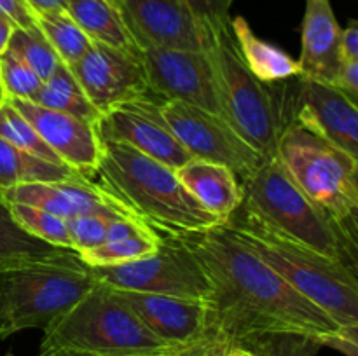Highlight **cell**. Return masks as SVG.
Here are the masks:
<instances>
[{"instance_id":"6da1fadb","label":"cell","mask_w":358,"mask_h":356,"mask_svg":"<svg viewBox=\"0 0 358 356\" xmlns=\"http://www.w3.org/2000/svg\"><path fill=\"white\" fill-rule=\"evenodd\" d=\"M212 285V328L231 346L259 339L299 337L357 356L358 334L345 330L301 295L226 225L184 237Z\"/></svg>"},{"instance_id":"7a4b0ae2","label":"cell","mask_w":358,"mask_h":356,"mask_svg":"<svg viewBox=\"0 0 358 356\" xmlns=\"http://www.w3.org/2000/svg\"><path fill=\"white\" fill-rule=\"evenodd\" d=\"M94 184L136 220L164 237H185L224 225L178 180L173 168L115 142H101Z\"/></svg>"},{"instance_id":"3957f363","label":"cell","mask_w":358,"mask_h":356,"mask_svg":"<svg viewBox=\"0 0 358 356\" xmlns=\"http://www.w3.org/2000/svg\"><path fill=\"white\" fill-rule=\"evenodd\" d=\"M224 225L301 295L358 334L357 269L278 236L240 206Z\"/></svg>"},{"instance_id":"277c9868","label":"cell","mask_w":358,"mask_h":356,"mask_svg":"<svg viewBox=\"0 0 358 356\" xmlns=\"http://www.w3.org/2000/svg\"><path fill=\"white\" fill-rule=\"evenodd\" d=\"M240 185L243 212L278 236L357 269V236L313 205L275 157Z\"/></svg>"},{"instance_id":"5b68a950","label":"cell","mask_w":358,"mask_h":356,"mask_svg":"<svg viewBox=\"0 0 358 356\" xmlns=\"http://www.w3.org/2000/svg\"><path fill=\"white\" fill-rule=\"evenodd\" d=\"M171 348L177 346H168L157 339L122 300L117 290L94 283L79 302L44 328L38 353L133 356Z\"/></svg>"},{"instance_id":"8992f818","label":"cell","mask_w":358,"mask_h":356,"mask_svg":"<svg viewBox=\"0 0 358 356\" xmlns=\"http://www.w3.org/2000/svg\"><path fill=\"white\" fill-rule=\"evenodd\" d=\"M73 250L0 272V339L41 328L65 314L94 286Z\"/></svg>"},{"instance_id":"52a82bcc","label":"cell","mask_w":358,"mask_h":356,"mask_svg":"<svg viewBox=\"0 0 358 356\" xmlns=\"http://www.w3.org/2000/svg\"><path fill=\"white\" fill-rule=\"evenodd\" d=\"M275 159L313 205L357 236L358 159L296 121L283 126Z\"/></svg>"},{"instance_id":"ba28073f","label":"cell","mask_w":358,"mask_h":356,"mask_svg":"<svg viewBox=\"0 0 358 356\" xmlns=\"http://www.w3.org/2000/svg\"><path fill=\"white\" fill-rule=\"evenodd\" d=\"M208 54L220 117L248 145L269 159L275 157L276 143L285 126L278 82L264 84L252 75L238 51L231 24L215 31Z\"/></svg>"},{"instance_id":"9c48e42d","label":"cell","mask_w":358,"mask_h":356,"mask_svg":"<svg viewBox=\"0 0 358 356\" xmlns=\"http://www.w3.org/2000/svg\"><path fill=\"white\" fill-rule=\"evenodd\" d=\"M90 271L94 281L115 290L206 302L212 297L208 276L184 237L161 236L159 248L147 257L126 264L96 265L90 267Z\"/></svg>"},{"instance_id":"30bf717a","label":"cell","mask_w":358,"mask_h":356,"mask_svg":"<svg viewBox=\"0 0 358 356\" xmlns=\"http://www.w3.org/2000/svg\"><path fill=\"white\" fill-rule=\"evenodd\" d=\"M161 112L175 138L192 159L227 166L238 180L252 177L269 161L248 145L220 115L177 100L164 101Z\"/></svg>"},{"instance_id":"8fae6325","label":"cell","mask_w":358,"mask_h":356,"mask_svg":"<svg viewBox=\"0 0 358 356\" xmlns=\"http://www.w3.org/2000/svg\"><path fill=\"white\" fill-rule=\"evenodd\" d=\"M161 105L149 96L114 105L96 121L98 136L101 142L124 143L143 156L177 170L192 157L171 133Z\"/></svg>"},{"instance_id":"7c38bea8","label":"cell","mask_w":358,"mask_h":356,"mask_svg":"<svg viewBox=\"0 0 358 356\" xmlns=\"http://www.w3.org/2000/svg\"><path fill=\"white\" fill-rule=\"evenodd\" d=\"M147 86L159 103L177 100L220 115L208 51L140 49Z\"/></svg>"},{"instance_id":"4fadbf2b","label":"cell","mask_w":358,"mask_h":356,"mask_svg":"<svg viewBox=\"0 0 358 356\" xmlns=\"http://www.w3.org/2000/svg\"><path fill=\"white\" fill-rule=\"evenodd\" d=\"M285 124L301 122L358 159V107L336 86L315 80L297 79L296 87L289 86V94H282Z\"/></svg>"},{"instance_id":"5bb4252c","label":"cell","mask_w":358,"mask_h":356,"mask_svg":"<svg viewBox=\"0 0 358 356\" xmlns=\"http://www.w3.org/2000/svg\"><path fill=\"white\" fill-rule=\"evenodd\" d=\"M122 16L138 49L210 51L215 31L203 23L185 0H126Z\"/></svg>"},{"instance_id":"9a60e30c","label":"cell","mask_w":358,"mask_h":356,"mask_svg":"<svg viewBox=\"0 0 358 356\" xmlns=\"http://www.w3.org/2000/svg\"><path fill=\"white\" fill-rule=\"evenodd\" d=\"M69 68L100 114L122 101L154 98L147 86L140 51H124L93 42L86 54Z\"/></svg>"},{"instance_id":"2e32d148","label":"cell","mask_w":358,"mask_h":356,"mask_svg":"<svg viewBox=\"0 0 358 356\" xmlns=\"http://www.w3.org/2000/svg\"><path fill=\"white\" fill-rule=\"evenodd\" d=\"M9 101L34 126L42 142L59 157L65 166L93 180L101 159V140L94 122L41 107L28 100Z\"/></svg>"},{"instance_id":"e0dca14e","label":"cell","mask_w":358,"mask_h":356,"mask_svg":"<svg viewBox=\"0 0 358 356\" xmlns=\"http://www.w3.org/2000/svg\"><path fill=\"white\" fill-rule=\"evenodd\" d=\"M117 293L131 307L138 320L168 346L198 344L206 339L219 337L212 328L210 306L206 300L131 290H117Z\"/></svg>"},{"instance_id":"ac0fdd59","label":"cell","mask_w":358,"mask_h":356,"mask_svg":"<svg viewBox=\"0 0 358 356\" xmlns=\"http://www.w3.org/2000/svg\"><path fill=\"white\" fill-rule=\"evenodd\" d=\"M6 205H27L41 208L63 220L79 215L135 216L90 178L63 181H31L0 192Z\"/></svg>"},{"instance_id":"d6986e66","label":"cell","mask_w":358,"mask_h":356,"mask_svg":"<svg viewBox=\"0 0 358 356\" xmlns=\"http://www.w3.org/2000/svg\"><path fill=\"white\" fill-rule=\"evenodd\" d=\"M339 37L341 27L336 20L331 0H306L297 77L334 86L339 68L345 61Z\"/></svg>"},{"instance_id":"ffe728a7","label":"cell","mask_w":358,"mask_h":356,"mask_svg":"<svg viewBox=\"0 0 358 356\" xmlns=\"http://www.w3.org/2000/svg\"><path fill=\"white\" fill-rule=\"evenodd\" d=\"M185 191L208 213L224 223L241 205V185L236 175L222 164L189 159L175 170Z\"/></svg>"},{"instance_id":"44dd1931","label":"cell","mask_w":358,"mask_h":356,"mask_svg":"<svg viewBox=\"0 0 358 356\" xmlns=\"http://www.w3.org/2000/svg\"><path fill=\"white\" fill-rule=\"evenodd\" d=\"M231 30L245 65L257 80L264 84H276L299 75L296 59L275 44L259 38L243 16L231 20Z\"/></svg>"},{"instance_id":"7402d4cb","label":"cell","mask_w":358,"mask_h":356,"mask_svg":"<svg viewBox=\"0 0 358 356\" xmlns=\"http://www.w3.org/2000/svg\"><path fill=\"white\" fill-rule=\"evenodd\" d=\"M65 10L93 42L124 51H140L121 7L112 0H69Z\"/></svg>"},{"instance_id":"603a6c76","label":"cell","mask_w":358,"mask_h":356,"mask_svg":"<svg viewBox=\"0 0 358 356\" xmlns=\"http://www.w3.org/2000/svg\"><path fill=\"white\" fill-rule=\"evenodd\" d=\"M79 177L83 175L72 168L45 163L0 138V192L31 181H63Z\"/></svg>"},{"instance_id":"cb8c5ba5","label":"cell","mask_w":358,"mask_h":356,"mask_svg":"<svg viewBox=\"0 0 358 356\" xmlns=\"http://www.w3.org/2000/svg\"><path fill=\"white\" fill-rule=\"evenodd\" d=\"M31 101L41 105V107L70 114L73 117L94 122V124H96L101 115L93 107V103L87 100L83 87L77 82L76 75L65 63H59V66L52 72V75L42 80L41 89L37 91Z\"/></svg>"},{"instance_id":"d4e9b609","label":"cell","mask_w":358,"mask_h":356,"mask_svg":"<svg viewBox=\"0 0 358 356\" xmlns=\"http://www.w3.org/2000/svg\"><path fill=\"white\" fill-rule=\"evenodd\" d=\"M65 251V248L52 246L30 236L14 222L9 208L0 199V272L31 260L52 257Z\"/></svg>"},{"instance_id":"484cf974","label":"cell","mask_w":358,"mask_h":356,"mask_svg":"<svg viewBox=\"0 0 358 356\" xmlns=\"http://www.w3.org/2000/svg\"><path fill=\"white\" fill-rule=\"evenodd\" d=\"M35 23L66 66L79 61L93 44V40L80 30L79 24L70 17L65 9L37 13Z\"/></svg>"},{"instance_id":"4316f807","label":"cell","mask_w":358,"mask_h":356,"mask_svg":"<svg viewBox=\"0 0 358 356\" xmlns=\"http://www.w3.org/2000/svg\"><path fill=\"white\" fill-rule=\"evenodd\" d=\"M159 234L154 232L149 227H142V229L129 234V236L115 241H107V243L100 244V246L91 248V250H86L77 255L90 267H96V265H117L147 257V255L154 253L159 248Z\"/></svg>"},{"instance_id":"83f0119b","label":"cell","mask_w":358,"mask_h":356,"mask_svg":"<svg viewBox=\"0 0 358 356\" xmlns=\"http://www.w3.org/2000/svg\"><path fill=\"white\" fill-rule=\"evenodd\" d=\"M7 51L13 52L16 58L27 66H30L42 80L52 75L59 66L62 59L51 47L48 38L42 35L38 28H14L9 42H7Z\"/></svg>"},{"instance_id":"f1b7e54d","label":"cell","mask_w":358,"mask_h":356,"mask_svg":"<svg viewBox=\"0 0 358 356\" xmlns=\"http://www.w3.org/2000/svg\"><path fill=\"white\" fill-rule=\"evenodd\" d=\"M0 138L30 156L45 161V163L63 164L59 157L42 142L34 126L13 107L9 100L0 103Z\"/></svg>"},{"instance_id":"f546056e","label":"cell","mask_w":358,"mask_h":356,"mask_svg":"<svg viewBox=\"0 0 358 356\" xmlns=\"http://www.w3.org/2000/svg\"><path fill=\"white\" fill-rule=\"evenodd\" d=\"M7 208H9L14 222L21 229L27 230L30 236L37 237V239L44 241L48 244H52V246L72 250L66 220L51 215V213L44 212L41 208H34V206L7 205Z\"/></svg>"},{"instance_id":"4dcf8cb0","label":"cell","mask_w":358,"mask_h":356,"mask_svg":"<svg viewBox=\"0 0 358 356\" xmlns=\"http://www.w3.org/2000/svg\"><path fill=\"white\" fill-rule=\"evenodd\" d=\"M41 86V77L13 52L6 49L0 54V87L6 94V100L31 101Z\"/></svg>"},{"instance_id":"1f68e13d","label":"cell","mask_w":358,"mask_h":356,"mask_svg":"<svg viewBox=\"0 0 358 356\" xmlns=\"http://www.w3.org/2000/svg\"><path fill=\"white\" fill-rule=\"evenodd\" d=\"M114 218H119V216L79 215L66 220L72 250L76 251V253H83V251L103 244L105 237H107L108 225H110V222Z\"/></svg>"},{"instance_id":"d6a6232c","label":"cell","mask_w":358,"mask_h":356,"mask_svg":"<svg viewBox=\"0 0 358 356\" xmlns=\"http://www.w3.org/2000/svg\"><path fill=\"white\" fill-rule=\"evenodd\" d=\"M243 348L252 349L257 356H315L320 346L299 337H268Z\"/></svg>"},{"instance_id":"836d02e7","label":"cell","mask_w":358,"mask_h":356,"mask_svg":"<svg viewBox=\"0 0 358 356\" xmlns=\"http://www.w3.org/2000/svg\"><path fill=\"white\" fill-rule=\"evenodd\" d=\"M196 16L208 24L212 30L229 27L231 24V6L234 0H185Z\"/></svg>"},{"instance_id":"e575fe53","label":"cell","mask_w":358,"mask_h":356,"mask_svg":"<svg viewBox=\"0 0 358 356\" xmlns=\"http://www.w3.org/2000/svg\"><path fill=\"white\" fill-rule=\"evenodd\" d=\"M224 341V339L213 337V339H206V341L198 342V344H191V346H177V348L166 349V351H159V353H150V355H133V356H199L201 353H205L206 349H210L212 346H215L217 342ZM38 356H94V355H79V353H38Z\"/></svg>"},{"instance_id":"d590c367","label":"cell","mask_w":358,"mask_h":356,"mask_svg":"<svg viewBox=\"0 0 358 356\" xmlns=\"http://www.w3.org/2000/svg\"><path fill=\"white\" fill-rule=\"evenodd\" d=\"M0 14L13 21L17 28H37L35 13L24 0H0Z\"/></svg>"},{"instance_id":"8d00e7d4","label":"cell","mask_w":358,"mask_h":356,"mask_svg":"<svg viewBox=\"0 0 358 356\" xmlns=\"http://www.w3.org/2000/svg\"><path fill=\"white\" fill-rule=\"evenodd\" d=\"M334 86L353 101H357L358 94V59H345L336 77Z\"/></svg>"},{"instance_id":"74e56055","label":"cell","mask_w":358,"mask_h":356,"mask_svg":"<svg viewBox=\"0 0 358 356\" xmlns=\"http://www.w3.org/2000/svg\"><path fill=\"white\" fill-rule=\"evenodd\" d=\"M343 59H358V23L357 20H350L348 27L341 30L339 37Z\"/></svg>"},{"instance_id":"f35d334b","label":"cell","mask_w":358,"mask_h":356,"mask_svg":"<svg viewBox=\"0 0 358 356\" xmlns=\"http://www.w3.org/2000/svg\"><path fill=\"white\" fill-rule=\"evenodd\" d=\"M35 14L49 13V10H62L66 7L69 0H24Z\"/></svg>"},{"instance_id":"ab89813d","label":"cell","mask_w":358,"mask_h":356,"mask_svg":"<svg viewBox=\"0 0 358 356\" xmlns=\"http://www.w3.org/2000/svg\"><path fill=\"white\" fill-rule=\"evenodd\" d=\"M14 28H16V24H14L10 20H7L6 16H2V14H0V54L6 51L7 42H9Z\"/></svg>"},{"instance_id":"60d3db41","label":"cell","mask_w":358,"mask_h":356,"mask_svg":"<svg viewBox=\"0 0 358 356\" xmlns=\"http://www.w3.org/2000/svg\"><path fill=\"white\" fill-rule=\"evenodd\" d=\"M226 356H257V355H255L252 349L243 348V346H231L229 344Z\"/></svg>"},{"instance_id":"b9f144b4","label":"cell","mask_w":358,"mask_h":356,"mask_svg":"<svg viewBox=\"0 0 358 356\" xmlns=\"http://www.w3.org/2000/svg\"><path fill=\"white\" fill-rule=\"evenodd\" d=\"M222 342H227V341H220V342H217L215 346H212V348H210V349H206V351H205V353H201V355H199V356H215L217 349L220 348V344H222Z\"/></svg>"},{"instance_id":"7bdbcfd3","label":"cell","mask_w":358,"mask_h":356,"mask_svg":"<svg viewBox=\"0 0 358 356\" xmlns=\"http://www.w3.org/2000/svg\"><path fill=\"white\" fill-rule=\"evenodd\" d=\"M227 348H229V342H222V344H220V348L217 349L215 356H226V353H227Z\"/></svg>"},{"instance_id":"ee69618b","label":"cell","mask_w":358,"mask_h":356,"mask_svg":"<svg viewBox=\"0 0 358 356\" xmlns=\"http://www.w3.org/2000/svg\"><path fill=\"white\" fill-rule=\"evenodd\" d=\"M3 101H6V94H3L2 87H0V103H3Z\"/></svg>"},{"instance_id":"f6af8a7d","label":"cell","mask_w":358,"mask_h":356,"mask_svg":"<svg viewBox=\"0 0 358 356\" xmlns=\"http://www.w3.org/2000/svg\"><path fill=\"white\" fill-rule=\"evenodd\" d=\"M112 2H114V3H117V6H119V7H121V6H122V3H124V2H126V0H112Z\"/></svg>"},{"instance_id":"bcb514c9","label":"cell","mask_w":358,"mask_h":356,"mask_svg":"<svg viewBox=\"0 0 358 356\" xmlns=\"http://www.w3.org/2000/svg\"><path fill=\"white\" fill-rule=\"evenodd\" d=\"M7 356H13V355H7Z\"/></svg>"}]
</instances>
